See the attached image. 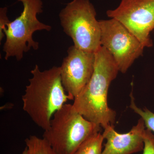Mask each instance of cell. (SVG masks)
I'll use <instances>...</instances> for the list:
<instances>
[{"label":"cell","mask_w":154,"mask_h":154,"mask_svg":"<svg viewBox=\"0 0 154 154\" xmlns=\"http://www.w3.org/2000/svg\"><path fill=\"white\" fill-rule=\"evenodd\" d=\"M94 73L87 86L74 99L73 107L86 119L105 128L113 125L116 112L108 106L110 83L117 76L118 67L110 53L101 46L95 53Z\"/></svg>","instance_id":"obj_1"},{"label":"cell","mask_w":154,"mask_h":154,"mask_svg":"<svg viewBox=\"0 0 154 154\" xmlns=\"http://www.w3.org/2000/svg\"><path fill=\"white\" fill-rule=\"evenodd\" d=\"M28 154H57L44 138L30 136L25 140Z\"/></svg>","instance_id":"obj_11"},{"label":"cell","mask_w":154,"mask_h":154,"mask_svg":"<svg viewBox=\"0 0 154 154\" xmlns=\"http://www.w3.org/2000/svg\"><path fill=\"white\" fill-rule=\"evenodd\" d=\"M96 16V10L90 0H73L61 11V25L77 48L95 53L102 46L101 27Z\"/></svg>","instance_id":"obj_4"},{"label":"cell","mask_w":154,"mask_h":154,"mask_svg":"<svg viewBox=\"0 0 154 154\" xmlns=\"http://www.w3.org/2000/svg\"><path fill=\"white\" fill-rule=\"evenodd\" d=\"M131 97V104L130 108L140 116L141 118L143 119L146 129L150 130L154 134V113L145 108L143 109L138 107L135 103L134 98L131 92L130 95Z\"/></svg>","instance_id":"obj_12"},{"label":"cell","mask_w":154,"mask_h":154,"mask_svg":"<svg viewBox=\"0 0 154 154\" xmlns=\"http://www.w3.org/2000/svg\"><path fill=\"white\" fill-rule=\"evenodd\" d=\"M146 128L141 118L126 133L116 132L113 125L104 129L102 135L107 140L102 154H132L143 150Z\"/></svg>","instance_id":"obj_9"},{"label":"cell","mask_w":154,"mask_h":154,"mask_svg":"<svg viewBox=\"0 0 154 154\" xmlns=\"http://www.w3.org/2000/svg\"><path fill=\"white\" fill-rule=\"evenodd\" d=\"M101 128L77 112L72 105L65 104L54 114L42 138L57 154H75L84 141Z\"/></svg>","instance_id":"obj_3"},{"label":"cell","mask_w":154,"mask_h":154,"mask_svg":"<svg viewBox=\"0 0 154 154\" xmlns=\"http://www.w3.org/2000/svg\"><path fill=\"white\" fill-rule=\"evenodd\" d=\"M144 143L143 154H154V134L146 128L144 135Z\"/></svg>","instance_id":"obj_13"},{"label":"cell","mask_w":154,"mask_h":154,"mask_svg":"<svg viewBox=\"0 0 154 154\" xmlns=\"http://www.w3.org/2000/svg\"><path fill=\"white\" fill-rule=\"evenodd\" d=\"M30 72L22 96L23 109L38 127L46 130L54 114L72 99L62 82L60 67L42 71L36 65Z\"/></svg>","instance_id":"obj_2"},{"label":"cell","mask_w":154,"mask_h":154,"mask_svg":"<svg viewBox=\"0 0 154 154\" xmlns=\"http://www.w3.org/2000/svg\"><path fill=\"white\" fill-rule=\"evenodd\" d=\"M106 14L123 24L145 48L153 46L150 33L154 29V0H121L117 8Z\"/></svg>","instance_id":"obj_7"},{"label":"cell","mask_w":154,"mask_h":154,"mask_svg":"<svg viewBox=\"0 0 154 154\" xmlns=\"http://www.w3.org/2000/svg\"><path fill=\"white\" fill-rule=\"evenodd\" d=\"M19 1H20V2H22L23 0H19Z\"/></svg>","instance_id":"obj_16"},{"label":"cell","mask_w":154,"mask_h":154,"mask_svg":"<svg viewBox=\"0 0 154 154\" xmlns=\"http://www.w3.org/2000/svg\"><path fill=\"white\" fill-rule=\"evenodd\" d=\"M95 53L88 52L70 46L60 66L64 88L74 100L90 82L94 73Z\"/></svg>","instance_id":"obj_8"},{"label":"cell","mask_w":154,"mask_h":154,"mask_svg":"<svg viewBox=\"0 0 154 154\" xmlns=\"http://www.w3.org/2000/svg\"><path fill=\"white\" fill-rule=\"evenodd\" d=\"M22 154H28V148L26 146L25 150H24V151L23 152Z\"/></svg>","instance_id":"obj_15"},{"label":"cell","mask_w":154,"mask_h":154,"mask_svg":"<svg viewBox=\"0 0 154 154\" xmlns=\"http://www.w3.org/2000/svg\"><path fill=\"white\" fill-rule=\"evenodd\" d=\"M24 6L21 15L7 25L4 33L6 41L3 47L5 59L14 57L17 60L23 58L25 53L31 49L36 50L39 44L33 39L36 31H50L51 27L40 22L37 15L42 12V0H23Z\"/></svg>","instance_id":"obj_5"},{"label":"cell","mask_w":154,"mask_h":154,"mask_svg":"<svg viewBox=\"0 0 154 154\" xmlns=\"http://www.w3.org/2000/svg\"><path fill=\"white\" fill-rule=\"evenodd\" d=\"M8 9L6 7L0 9V42L5 37L4 30L7 25L11 22L7 16Z\"/></svg>","instance_id":"obj_14"},{"label":"cell","mask_w":154,"mask_h":154,"mask_svg":"<svg viewBox=\"0 0 154 154\" xmlns=\"http://www.w3.org/2000/svg\"><path fill=\"white\" fill-rule=\"evenodd\" d=\"M101 44L113 57L119 72L125 73L143 54L144 46L121 22L111 18L99 21Z\"/></svg>","instance_id":"obj_6"},{"label":"cell","mask_w":154,"mask_h":154,"mask_svg":"<svg viewBox=\"0 0 154 154\" xmlns=\"http://www.w3.org/2000/svg\"><path fill=\"white\" fill-rule=\"evenodd\" d=\"M104 140L100 132L96 133L84 141L75 154H102Z\"/></svg>","instance_id":"obj_10"}]
</instances>
